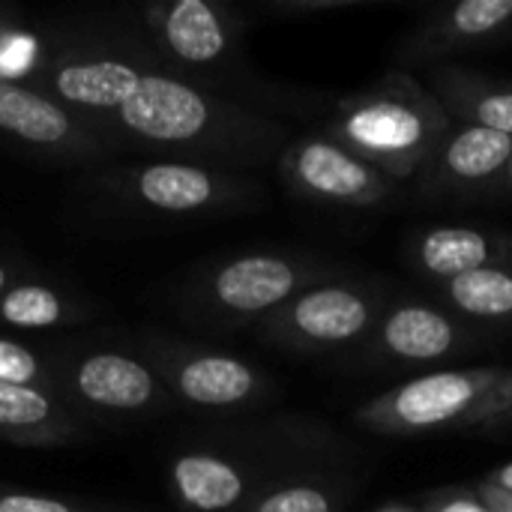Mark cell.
Listing matches in <instances>:
<instances>
[{
    "instance_id": "cell-21",
    "label": "cell",
    "mask_w": 512,
    "mask_h": 512,
    "mask_svg": "<svg viewBox=\"0 0 512 512\" xmlns=\"http://www.w3.org/2000/svg\"><path fill=\"white\" fill-rule=\"evenodd\" d=\"M48 417V402L30 387L0 381V426H33Z\"/></svg>"
},
{
    "instance_id": "cell-14",
    "label": "cell",
    "mask_w": 512,
    "mask_h": 512,
    "mask_svg": "<svg viewBox=\"0 0 512 512\" xmlns=\"http://www.w3.org/2000/svg\"><path fill=\"white\" fill-rule=\"evenodd\" d=\"M183 498L198 510H225L243 495L240 474L213 456H186L174 468Z\"/></svg>"
},
{
    "instance_id": "cell-4",
    "label": "cell",
    "mask_w": 512,
    "mask_h": 512,
    "mask_svg": "<svg viewBox=\"0 0 512 512\" xmlns=\"http://www.w3.org/2000/svg\"><path fill=\"white\" fill-rule=\"evenodd\" d=\"M300 186L324 201L375 207L396 195V180L381 174L375 165L360 159L342 141L315 138L297 147L291 162Z\"/></svg>"
},
{
    "instance_id": "cell-8",
    "label": "cell",
    "mask_w": 512,
    "mask_h": 512,
    "mask_svg": "<svg viewBox=\"0 0 512 512\" xmlns=\"http://www.w3.org/2000/svg\"><path fill=\"white\" fill-rule=\"evenodd\" d=\"M378 342L384 357L405 366H426L453 357L465 342V333L441 309L426 303H405L384 315Z\"/></svg>"
},
{
    "instance_id": "cell-18",
    "label": "cell",
    "mask_w": 512,
    "mask_h": 512,
    "mask_svg": "<svg viewBox=\"0 0 512 512\" xmlns=\"http://www.w3.org/2000/svg\"><path fill=\"white\" fill-rule=\"evenodd\" d=\"M168 42L180 57H186L192 63L213 60L225 48L222 27H219L213 9L204 0H183V3H177L171 9V15H168Z\"/></svg>"
},
{
    "instance_id": "cell-12",
    "label": "cell",
    "mask_w": 512,
    "mask_h": 512,
    "mask_svg": "<svg viewBox=\"0 0 512 512\" xmlns=\"http://www.w3.org/2000/svg\"><path fill=\"white\" fill-rule=\"evenodd\" d=\"M78 387L90 402H99L108 408H138L150 399L153 378L144 366L126 357L99 354L81 366Z\"/></svg>"
},
{
    "instance_id": "cell-22",
    "label": "cell",
    "mask_w": 512,
    "mask_h": 512,
    "mask_svg": "<svg viewBox=\"0 0 512 512\" xmlns=\"http://www.w3.org/2000/svg\"><path fill=\"white\" fill-rule=\"evenodd\" d=\"M258 512H333V501L312 486H294L261 501Z\"/></svg>"
},
{
    "instance_id": "cell-30",
    "label": "cell",
    "mask_w": 512,
    "mask_h": 512,
    "mask_svg": "<svg viewBox=\"0 0 512 512\" xmlns=\"http://www.w3.org/2000/svg\"><path fill=\"white\" fill-rule=\"evenodd\" d=\"M3 282H6V276H3V267H0V288H3Z\"/></svg>"
},
{
    "instance_id": "cell-24",
    "label": "cell",
    "mask_w": 512,
    "mask_h": 512,
    "mask_svg": "<svg viewBox=\"0 0 512 512\" xmlns=\"http://www.w3.org/2000/svg\"><path fill=\"white\" fill-rule=\"evenodd\" d=\"M33 375H36V360L24 348L12 342H0V381L24 387Z\"/></svg>"
},
{
    "instance_id": "cell-31",
    "label": "cell",
    "mask_w": 512,
    "mask_h": 512,
    "mask_svg": "<svg viewBox=\"0 0 512 512\" xmlns=\"http://www.w3.org/2000/svg\"><path fill=\"white\" fill-rule=\"evenodd\" d=\"M384 512H408V510H384Z\"/></svg>"
},
{
    "instance_id": "cell-26",
    "label": "cell",
    "mask_w": 512,
    "mask_h": 512,
    "mask_svg": "<svg viewBox=\"0 0 512 512\" xmlns=\"http://www.w3.org/2000/svg\"><path fill=\"white\" fill-rule=\"evenodd\" d=\"M480 498H483V507L489 512H512V495L498 492V489L489 486V483L480 486Z\"/></svg>"
},
{
    "instance_id": "cell-17",
    "label": "cell",
    "mask_w": 512,
    "mask_h": 512,
    "mask_svg": "<svg viewBox=\"0 0 512 512\" xmlns=\"http://www.w3.org/2000/svg\"><path fill=\"white\" fill-rule=\"evenodd\" d=\"M252 372L240 360L228 357H204L183 369L180 387L192 402L201 405H231L249 396Z\"/></svg>"
},
{
    "instance_id": "cell-13",
    "label": "cell",
    "mask_w": 512,
    "mask_h": 512,
    "mask_svg": "<svg viewBox=\"0 0 512 512\" xmlns=\"http://www.w3.org/2000/svg\"><path fill=\"white\" fill-rule=\"evenodd\" d=\"M447 300L474 321H510L512 318V261L489 264L441 282Z\"/></svg>"
},
{
    "instance_id": "cell-29",
    "label": "cell",
    "mask_w": 512,
    "mask_h": 512,
    "mask_svg": "<svg viewBox=\"0 0 512 512\" xmlns=\"http://www.w3.org/2000/svg\"><path fill=\"white\" fill-rule=\"evenodd\" d=\"M498 189H504V192H512V159H510V165H507V171H504V177L498 180Z\"/></svg>"
},
{
    "instance_id": "cell-28",
    "label": "cell",
    "mask_w": 512,
    "mask_h": 512,
    "mask_svg": "<svg viewBox=\"0 0 512 512\" xmlns=\"http://www.w3.org/2000/svg\"><path fill=\"white\" fill-rule=\"evenodd\" d=\"M438 512H489L483 504H474V501H453V504H444Z\"/></svg>"
},
{
    "instance_id": "cell-19",
    "label": "cell",
    "mask_w": 512,
    "mask_h": 512,
    "mask_svg": "<svg viewBox=\"0 0 512 512\" xmlns=\"http://www.w3.org/2000/svg\"><path fill=\"white\" fill-rule=\"evenodd\" d=\"M141 195L162 210H195L213 195L204 171L189 165H153L141 174Z\"/></svg>"
},
{
    "instance_id": "cell-6",
    "label": "cell",
    "mask_w": 512,
    "mask_h": 512,
    "mask_svg": "<svg viewBox=\"0 0 512 512\" xmlns=\"http://www.w3.org/2000/svg\"><path fill=\"white\" fill-rule=\"evenodd\" d=\"M426 81L453 123L492 129L512 138V84L456 63L429 66Z\"/></svg>"
},
{
    "instance_id": "cell-7",
    "label": "cell",
    "mask_w": 512,
    "mask_h": 512,
    "mask_svg": "<svg viewBox=\"0 0 512 512\" xmlns=\"http://www.w3.org/2000/svg\"><path fill=\"white\" fill-rule=\"evenodd\" d=\"M123 120L147 138L183 141L204 129L207 105L195 90L168 78L147 75L123 102Z\"/></svg>"
},
{
    "instance_id": "cell-3",
    "label": "cell",
    "mask_w": 512,
    "mask_h": 512,
    "mask_svg": "<svg viewBox=\"0 0 512 512\" xmlns=\"http://www.w3.org/2000/svg\"><path fill=\"white\" fill-rule=\"evenodd\" d=\"M512 39V0H459L435 6L402 39L405 60L432 63L447 54L483 51Z\"/></svg>"
},
{
    "instance_id": "cell-10",
    "label": "cell",
    "mask_w": 512,
    "mask_h": 512,
    "mask_svg": "<svg viewBox=\"0 0 512 512\" xmlns=\"http://www.w3.org/2000/svg\"><path fill=\"white\" fill-rule=\"evenodd\" d=\"M375 315L378 309L369 294L330 285V288L303 294L291 309V324L309 342L345 345V342L360 339L372 327Z\"/></svg>"
},
{
    "instance_id": "cell-23",
    "label": "cell",
    "mask_w": 512,
    "mask_h": 512,
    "mask_svg": "<svg viewBox=\"0 0 512 512\" xmlns=\"http://www.w3.org/2000/svg\"><path fill=\"white\" fill-rule=\"evenodd\" d=\"M512 420V372H504V378L492 387V393L486 396L483 408L477 411L474 429L477 426H498V423H510Z\"/></svg>"
},
{
    "instance_id": "cell-9",
    "label": "cell",
    "mask_w": 512,
    "mask_h": 512,
    "mask_svg": "<svg viewBox=\"0 0 512 512\" xmlns=\"http://www.w3.org/2000/svg\"><path fill=\"white\" fill-rule=\"evenodd\" d=\"M507 261H512V237L501 231L444 225L423 231L414 240V264L438 282Z\"/></svg>"
},
{
    "instance_id": "cell-1",
    "label": "cell",
    "mask_w": 512,
    "mask_h": 512,
    "mask_svg": "<svg viewBox=\"0 0 512 512\" xmlns=\"http://www.w3.org/2000/svg\"><path fill=\"white\" fill-rule=\"evenodd\" d=\"M453 126L432 90L408 72L354 93L336 117L342 144L396 183L420 174Z\"/></svg>"
},
{
    "instance_id": "cell-11",
    "label": "cell",
    "mask_w": 512,
    "mask_h": 512,
    "mask_svg": "<svg viewBox=\"0 0 512 512\" xmlns=\"http://www.w3.org/2000/svg\"><path fill=\"white\" fill-rule=\"evenodd\" d=\"M297 288V270L288 261L255 255L228 264L216 279V297L237 312H261L282 303Z\"/></svg>"
},
{
    "instance_id": "cell-27",
    "label": "cell",
    "mask_w": 512,
    "mask_h": 512,
    "mask_svg": "<svg viewBox=\"0 0 512 512\" xmlns=\"http://www.w3.org/2000/svg\"><path fill=\"white\" fill-rule=\"evenodd\" d=\"M486 483H489V486H495L498 492H507V495H512V462L510 465H504V468H498Z\"/></svg>"
},
{
    "instance_id": "cell-20",
    "label": "cell",
    "mask_w": 512,
    "mask_h": 512,
    "mask_svg": "<svg viewBox=\"0 0 512 512\" xmlns=\"http://www.w3.org/2000/svg\"><path fill=\"white\" fill-rule=\"evenodd\" d=\"M3 318L18 327H48L60 318V303L45 288H36V285L15 288L3 300Z\"/></svg>"
},
{
    "instance_id": "cell-15",
    "label": "cell",
    "mask_w": 512,
    "mask_h": 512,
    "mask_svg": "<svg viewBox=\"0 0 512 512\" xmlns=\"http://www.w3.org/2000/svg\"><path fill=\"white\" fill-rule=\"evenodd\" d=\"M0 129H9L27 141L54 144L69 132V120L48 99L0 84Z\"/></svg>"
},
{
    "instance_id": "cell-16",
    "label": "cell",
    "mask_w": 512,
    "mask_h": 512,
    "mask_svg": "<svg viewBox=\"0 0 512 512\" xmlns=\"http://www.w3.org/2000/svg\"><path fill=\"white\" fill-rule=\"evenodd\" d=\"M138 75L123 63H87V66H66L57 75V87L66 99L84 105H123L135 87Z\"/></svg>"
},
{
    "instance_id": "cell-5",
    "label": "cell",
    "mask_w": 512,
    "mask_h": 512,
    "mask_svg": "<svg viewBox=\"0 0 512 512\" xmlns=\"http://www.w3.org/2000/svg\"><path fill=\"white\" fill-rule=\"evenodd\" d=\"M510 159V135L480 126H453L420 174L426 180V189H492L504 177Z\"/></svg>"
},
{
    "instance_id": "cell-25",
    "label": "cell",
    "mask_w": 512,
    "mask_h": 512,
    "mask_svg": "<svg viewBox=\"0 0 512 512\" xmlns=\"http://www.w3.org/2000/svg\"><path fill=\"white\" fill-rule=\"evenodd\" d=\"M0 512H69L51 498H30V495H9L0 501Z\"/></svg>"
},
{
    "instance_id": "cell-2",
    "label": "cell",
    "mask_w": 512,
    "mask_h": 512,
    "mask_svg": "<svg viewBox=\"0 0 512 512\" xmlns=\"http://www.w3.org/2000/svg\"><path fill=\"white\" fill-rule=\"evenodd\" d=\"M507 369H447L411 378L384 396L372 399L360 411V423L378 435L417 438L444 429H474L477 411L483 408L492 387Z\"/></svg>"
}]
</instances>
